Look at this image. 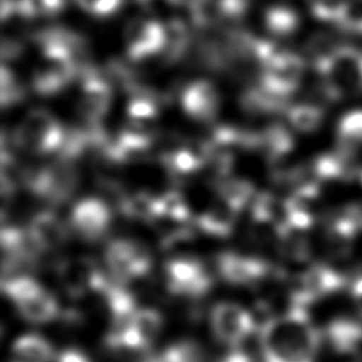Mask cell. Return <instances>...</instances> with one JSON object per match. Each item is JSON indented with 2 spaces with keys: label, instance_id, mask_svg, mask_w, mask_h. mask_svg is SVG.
<instances>
[{
  "label": "cell",
  "instance_id": "obj_1",
  "mask_svg": "<svg viewBox=\"0 0 362 362\" xmlns=\"http://www.w3.org/2000/svg\"><path fill=\"white\" fill-rule=\"evenodd\" d=\"M259 341L264 362H315L321 334L307 308L291 305L284 315L262 325Z\"/></svg>",
  "mask_w": 362,
  "mask_h": 362
},
{
  "label": "cell",
  "instance_id": "obj_2",
  "mask_svg": "<svg viewBox=\"0 0 362 362\" xmlns=\"http://www.w3.org/2000/svg\"><path fill=\"white\" fill-rule=\"evenodd\" d=\"M313 66L320 76L321 92L329 100L362 93V49L339 44Z\"/></svg>",
  "mask_w": 362,
  "mask_h": 362
},
{
  "label": "cell",
  "instance_id": "obj_3",
  "mask_svg": "<svg viewBox=\"0 0 362 362\" xmlns=\"http://www.w3.org/2000/svg\"><path fill=\"white\" fill-rule=\"evenodd\" d=\"M65 130L58 120L44 109L30 110L13 133L14 144L34 154H49L61 150Z\"/></svg>",
  "mask_w": 362,
  "mask_h": 362
},
{
  "label": "cell",
  "instance_id": "obj_4",
  "mask_svg": "<svg viewBox=\"0 0 362 362\" xmlns=\"http://www.w3.org/2000/svg\"><path fill=\"white\" fill-rule=\"evenodd\" d=\"M24 180L35 195L51 202H64L75 192L79 174L71 158L59 157L47 167L27 173Z\"/></svg>",
  "mask_w": 362,
  "mask_h": 362
},
{
  "label": "cell",
  "instance_id": "obj_5",
  "mask_svg": "<svg viewBox=\"0 0 362 362\" xmlns=\"http://www.w3.org/2000/svg\"><path fill=\"white\" fill-rule=\"evenodd\" d=\"M345 286V276L334 267L324 263L310 264L297 277L291 288V305L307 308L310 304L339 291Z\"/></svg>",
  "mask_w": 362,
  "mask_h": 362
},
{
  "label": "cell",
  "instance_id": "obj_6",
  "mask_svg": "<svg viewBox=\"0 0 362 362\" xmlns=\"http://www.w3.org/2000/svg\"><path fill=\"white\" fill-rule=\"evenodd\" d=\"M305 69V61L301 55L283 49L269 62L260 66V81L264 89L288 99L300 86Z\"/></svg>",
  "mask_w": 362,
  "mask_h": 362
},
{
  "label": "cell",
  "instance_id": "obj_7",
  "mask_svg": "<svg viewBox=\"0 0 362 362\" xmlns=\"http://www.w3.org/2000/svg\"><path fill=\"white\" fill-rule=\"evenodd\" d=\"M106 263L115 279L120 283L143 277L151 267L148 249L132 239L112 240L106 247Z\"/></svg>",
  "mask_w": 362,
  "mask_h": 362
},
{
  "label": "cell",
  "instance_id": "obj_8",
  "mask_svg": "<svg viewBox=\"0 0 362 362\" xmlns=\"http://www.w3.org/2000/svg\"><path fill=\"white\" fill-rule=\"evenodd\" d=\"M211 329L221 344L238 348L255 329V318L236 303H219L211 311Z\"/></svg>",
  "mask_w": 362,
  "mask_h": 362
},
{
  "label": "cell",
  "instance_id": "obj_9",
  "mask_svg": "<svg viewBox=\"0 0 362 362\" xmlns=\"http://www.w3.org/2000/svg\"><path fill=\"white\" fill-rule=\"evenodd\" d=\"M79 78L82 79L81 96L78 100L79 116L88 126H99L110 106L112 86L93 65L86 68Z\"/></svg>",
  "mask_w": 362,
  "mask_h": 362
},
{
  "label": "cell",
  "instance_id": "obj_10",
  "mask_svg": "<svg viewBox=\"0 0 362 362\" xmlns=\"http://www.w3.org/2000/svg\"><path fill=\"white\" fill-rule=\"evenodd\" d=\"M168 288L177 294L199 297L211 287L212 279L205 266L192 256H177L165 264Z\"/></svg>",
  "mask_w": 362,
  "mask_h": 362
},
{
  "label": "cell",
  "instance_id": "obj_11",
  "mask_svg": "<svg viewBox=\"0 0 362 362\" xmlns=\"http://www.w3.org/2000/svg\"><path fill=\"white\" fill-rule=\"evenodd\" d=\"M126 55L133 62L161 54L165 45V27L151 18H134L124 33Z\"/></svg>",
  "mask_w": 362,
  "mask_h": 362
},
{
  "label": "cell",
  "instance_id": "obj_12",
  "mask_svg": "<svg viewBox=\"0 0 362 362\" xmlns=\"http://www.w3.org/2000/svg\"><path fill=\"white\" fill-rule=\"evenodd\" d=\"M58 279L71 296H82L88 291H103L109 281L96 264L88 257L65 260L58 267Z\"/></svg>",
  "mask_w": 362,
  "mask_h": 362
},
{
  "label": "cell",
  "instance_id": "obj_13",
  "mask_svg": "<svg viewBox=\"0 0 362 362\" xmlns=\"http://www.w3.org/2000/svg\"><path fill=\"white\" fill-rule=\"evenodd\" d=\"M71 223L83 239L98 240L109 228L110 209L99 198H85L74 206Z\"/></svg>",
  "mask_w": 362,
  "mask_h": 362
},
{
  "label": "cell",
  "instance_id": "obj_14",
  "mask_svg": "<svg viewBox=\"0 0 362 362\" xmlns=\"http://www.w3.org/2000/svg\"><path fill=\"white\" fill-rule=\"evenodd\" d=\"M219 92L208 79H197L182 89L181 106L189 117L198 122L212 120L219 110Z\"/></svg>",
  "mask_w": 362,
  "mask_h": 362
},
{
  "label": "cell",
  "instance_id": "obj_15",
  "mask_svg": "<svg viewBox=\"0 0 362 362\" xmlns=\"http://www.w3.org/2000/svg\"><path fill=\"white\" fill-rule=\"evenodd\" d=\"M219 274L232 284H255L269 274V264L259 257L238 253H222L218 257Z\"/></svg>",
  "mask_w": 362,
  "mask_h": 362
},
{
  "label": "cell",
  "instance_id": "obj_16",
  "mask_svg": "<svg viewBox=\"0 0 362 362\" xmlns=\"http://www.w3.org/2000/svg\"><path fill=\"white\" fill-rule=\"evenodd\" d=\"M27 235L37 252H49L64 245L68 232L55 214L44 211L31 219Z\"/></svg>",
  "mask_w": 362,
  "mask_h": 362
},
{
  "label": "cell",
  "instance_id": "obj_17",
  "mask_svg": "<svg viewBox=\"0 0 362 362\" xmlns=\"http://www.w3.org/2000/svg\"><path fill=\"white\" fill-rule=\"evenodd\" d=\"M324 338L337 354L356 356L362 351V321L335 318L327 325Z\"/></svg>",
  "mask_w": 362,
  "mask_h": 362
},
{
  "label": "cell",
  "instance_id": "obj_18",
  "mask_svg": "<svg viewBox=\"0 0 362 362\" xmlns=\"http://www.w3.org/2000/svg\"><path fill=\"white\" fill-rule=\"evenodd\" d=\"M239 211L240 209L236 205L218 195L206 211L197 219V225L201 230L209 235L226 236L232 232Z\"/></svg>",
  "mask_w": 362,
  "mask_h": 362
},
{
  "label": "cell",
  "instance_id": "obj_19",
  "mask_svg": "<svg viewBox=\"0 0 362 362\" xmlns=\"http://www.w3.org/2000/svg\"><path fill=\"white\" fill-rule=\"evenodd\" d=\"M165 45L161 55L164 64L181 61L192 48V33L181 18H171L165 24Z\"/></svg>",
  "mask_w": 362,
  "mask_h": 362
},
{
  "label": "cell",
  "instance_id": "obj_20",
  "mask_svg": "<svg viewBox=\"0 0 362 362\" xmlns=\"http://www.w3.org/2000/svg\"><path fill=\"white\" fill-rule=\"evenodd\" d=\"M16 307L24 320L37 324L51 321L58 314V303L55 297L42 287L16 303Z\"/></svg>",
  "mask_w": 362,
  "mask_h": 362
},
{
  "label": "cell",
  "instance_id": "obj_21",
  "mask_svg": "<svg viewBox=\"0 0 362 362\" xmlns=\"http://www.w3.org/2000/svg\"><path fill=\"white\" fill-rule=\"evenodd\" d=\"M266 30L277 38L291 37L300 27L298 13L286 4H272L263 13Z\"/></svg>",
  "mask_w": 362,
  "mask_h": 362
},
{
  "label": "cell",
  "instance_id": "obj_22",
  "mask_svg": "<svg viewBox=\"0 0 362 362\" xmlns=\"http://www.w3.org/2000/svg\"><path fill=\"white\" fill-rule=\"evenodd\" d=\"M52 346L40 335L27 334L16 339L11 349V362H49Z\"/></svg>",
  "mask_w": 362,
  "mask_h": 362
},
{
  "label": "cell",
  "instance_id": "obj_23",
  "mask_svg": "<svg viewBox=\"0 0 362 362\" xmlns=\"http://www.w3.org/2000/svg\"><path fill=\"white\" fill-rule=\"evenodd\" d=\"M338 150L348 154L362 147V109L346 112L337 124Z\"/></svg>",
  "mask_w": 362,
  "mask_h": 362
},
{
  "label": "cell",
  "instance_id": "obj_24",
  "mask_svg": "<svg viewBox=\"0 0 362 362\" xmlns=\"http://www.w3.org/2000/svg\"><path fill=\"white\" fill-rule=\"evenodd\" d=\"M294 146L290 132L281 124H272L263 133L257 134L256 147H260L272 160L287 154Z\"/></svg>",
  "mask_w": 362,
  "mask_h": 362
},
{
  "label": "cell",
  "instance_id": "obj_25",
  "mask_svg": "<svg viewBox=\"0 0 362 362\" xmlns=\"http://www.w3.org/2000/svg\"><path fill=\"white\" fill-rule=\"evenodd\" d=\"M291 127L301 133L315 132L324 122V110L313 103H298L287 109Z\"/></svg>",
  "mask_w": 362,
  "mask_h": 362
},
{
  "label": "cell",
  "instance_id": "obj_26",
  "mask_svg": "<svg viewBox=\"0 0 362 362\" xmlns=\"http://www.w3.org/2000/svg\"><path fill=\"white\" fill-rule=\"evenodd\" d=\"M120 208L126 215L141 221H157L160 216L158 197L147 192H139L127 198L124 197Z\"/></svg>",
  "mask_w": 362,
  "mask_h": 362
},
{
  "label": "cell",
  "instance_id": "obj_27",
  "mask_svg": "<svg viewBox=\"0 0 362 362\" xmlns=\"http://www.w3.org/2000/svg\"><path fill=\"white\" fill-rule=\"evenodd\" d=\"M218 195L242 209L253 195V185L242 178H225L218 185Z\"/></svg>",
  "mask_w": 362,
  "mask_h": 362
},
{
  "label": "cell",
  "instance_id": "obj_28",
  "mask_svg": "<svg viewBox=\"0 0 362 362\" xmlns=\"http://www.w3.org/2000/svg\"><path fill=\"white\" fill-rule=\"evenodd\" d=\"M66 0H17V14L24 18L48 17L61 13Z\"/></svg>",
  "mask_w": 362,
  "mask_h": 362
},
{
  "label": "cell",
  "instance_id": "obj_29",
  "mask_svg": "<svg viewBox=\"0 0 362 362\" xmlns=\"http://www.w3.org/2000/svg\"><path fill=\"white\" fill-rule=\"evenodd\" d=\"M335 24L348 34L362 37V0H344Z\"/></svg>",
  "mask_w": 362,
  "mask_h": 362
},
{
  "label": "cell",
  "instance_id": "obj_30",
  "mask_svg": "<svg viewBox=\"0 0 362 362\" xmlns=\"http://www.w3.org/2000/svg\"><path fill=\"white\" fill-rule=\"evenodd\" d=\"M160 201V218L174 221V222H185L189 218L188 206L184 198L178 192H167L158 197Z\"/></svg>",
  "mask_w": 362,
  "mask_h": 362
},
{
  "label": "cell",
  "instance_id": "obj_31",
  "mask_svg": "<svg viewBox=\"0 0 362 362\" xmlns=\"http://www.w3.org/2000/svg\"><path fill=\"white\" fill-rule=\"evenodd\" d=\"M1 106H8L16 102H18L24 96V89L20 83V81L16 78L13 71L3 64L1 66Z\"/></svg>",
  "mask_w": 362,
  "mask_h": 362
},
{
  "label": "cell",
  "instance_id": "obj_32",
  "mask_svg": "<svg viewBox=\"0 0 362 362\" xmlns=\"http://www.w3.org/2000/svg\"><path fill=\"white\" fill-rule=\"evenodd\" d=\"M83 11L105 18L119 11L124 0H74Z\"/></svg>",
  "mask_w": 362,
  "mask_h": 362
},
{
  "label": "cell",
  "instance_id": "obj_33",
  "mask_svg": "<svg viewBox=\"0 0 362 362\" xmlns=\"http://www.w3.org/2000/svg\"><path fill=\"white\" fill-rule=\"evenodd\" d=\"M252 0H216L222 18L239 20L249 10Z\"/></svg>",
  "mask_w": 362,
  "mask_h": 362
},
{
  "label": "cell",
  "instance_id": "obj_34",
  "mask_svg": "<svg viewBox=\"0 0 362 362\" xmlns=\"http://www.w3.org/2000/svg\"><path fill=\"white\" fill-rule=\"evenodd\" d=\"M24 51V44L18 38L4 37L1 41V58L3 61H14L20 58Z\"/></svg>",
  "mask_w": 362,
  "mask_h": 362
},
{
  "label": "cell",
  "instance_id": "obj_35",
  "mask_svg": "<svg viewBox=\"0 0 362 362\" xmlns=\"http://www.w3.org/2000/svg\"><path fill=\"white\" fill-rule=\"evenodd\" d=\"M349 293H351V300H352L358 314L362 318V274L352 279V281L349 284Z\"/></svg>",
  "mask_w": 362,
  "mask_h": 362
},
{
  "label": "cell",
  "instance_id": "obj_36",
  "mask_svg": "<svg viewBox=\"0 0 362 362\" xmlns=\"http://www.w3.org/2000/svg\"><path fill=\"white\" fill-rule=\"evenodd\" d=\"M57 362H90L89 358L78 349H65L57 356Z\"/></svg>",
  "mask_w": 362,
  "mask_h": 362
},
{
  "label": "cell",
  "instance_id": "obj_37",
  "mask_svg": "<svg viewBox=\"0 0 362 362\" xmlns=\"http://www.w3.org/2000/svg\"><path fill=\"white\" fill-rule=\"evenodd\" d=\"M165 1H168L170 4H174V6L184 7V8H187L191 13V11L199 8L201 6L206 4L211 0H165Z\"/></svg>",
  "mask_w": 362,
  "mask_h": 362
}]
</instances>
